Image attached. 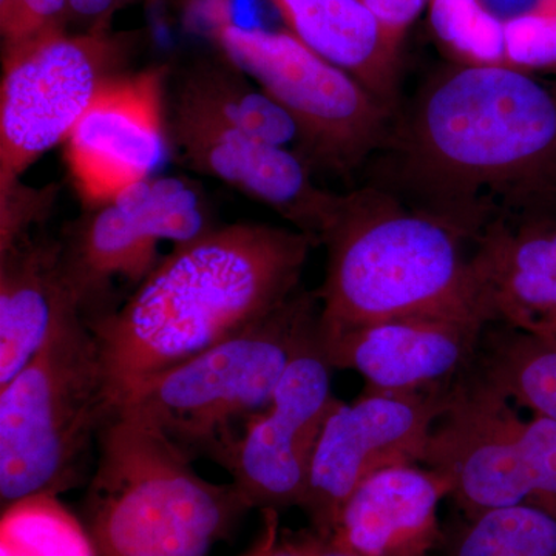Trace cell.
Masks as SVG:
<instances>
[{
    "label": "cell",
    "instance_id": "cell-18",
    "mask_svg": "<svg viewBox=\"0 0 556 556\" xmlns=\"http://www.w3.org/2000/svg\"><path fill=\"white\" fill-rule=\"evenodd\" d=\"M78 303L61 265L60 237L33 232L0 251V387L49 342Z\"/></svg>",
    "mask_w": 556,
    "mask_h": 556
},
{
    "label": "cell",
    "instance_id": "cell-7",
    "mask_svg": "<svg viewBox=\"0 0 556 556\" xmlns=\"http://www.w3.org/2000/svg\"><path fill=\"white\" fill-rule=\"evenodd\" d=\"M422 466L447 479L467 518L522 504L556 517V424L522 419L475 367L453 386Z\"/></svg>",
    "mask_w": 556,
    "mask_h": 556
},
{
    "label": "cell",
    "instance_id": "cell-17",
    "mask_svg": "<svg viewBox=\"0 0 556 556\" xmlns=\"http://www.w3.org/2000/svg\"><path fill=\"white\" fill-rule=\"evenodd\" d=\"M450 492L447 479L422 464L386 468L357 486L329 538L362 556H430Z\"/></svg>",
    "mask_w": 556,
    "mask_h": 556
},
{
    "label": "cell",
    "instance_id": "cell-32",
    "mask_svg": "<svg viewBox=\"0 0 556 556\" xmlns=\"http://www.w3.org/2000/svg\"><path fill=\"white\" fill-rule=\"evenodd\" d=\"M305 556H362L350 548L340 546L331 538L317 535L313 530L289 532Z\"/></svg>",
    "mask_w": 556,
    "mask_h": 556
},
{
    "label": "cell",
    "instance_id": "cell-24",
    "mask_svg": "<svg viewBox=\"0 0 556 556\" xmlns=\"http://www.w3.org/2000/svg\"><path fill=\"white\" fill-rule=\"evenodd\" d=\"M438 38L468 65H508L506 27L477 0H431Z\"/></svg>",
    "mask_w": 556,
    "mask_h": 556
},
{
    "label": "cell",
    "instance_id": "cell-13",
    "mask_svg": "<svg viewBox=\"0 0 556 556\" xmlns=\"http://www.w3.org/2000/svg\"><path fill=\"white\" fill-rule=\"evenodd\" d=\"M332 367L318 332L295 354L266 412L249 424L225 470L252 510L302 506L332 409Z\"/></svg>",
    "mask_w": 556,
    "mask_h": 556
},
{
    "label": "cell",
    "instance_id": "cell-2",
    "mask_svg": "<svg viewBox=\"0 0 556 556\" xmlns=\"http://www.w3.org/2000/svg\"><path fill=\"white\" fill-rule=\"evenodd\" d=\"M317 241L263 223L219 225L175 244L113 313L89 324L116 407L131 390L287 302Z\"/></svg>",
    "mask_w": 556,
    "mask_h": 556
},
{
    "label": "cell",
    "instance_id": "cell-16",
    "mask_svg": "<svg viewBox=\"0 0 556 556\" xmlns=\"http://www.w3.org/2000/svg\"><path fill=\"white\" fill-rule=\"evenodd\" d=\"M525 212L486 223L473 265L496 324L556 338V218Z\"/></svg>",
    "mask_w": 556,
    "mask_h": 556
},
{
    "label": "cell",
    "instance_id": "cell-15",
    "mask_svg": "<svg viewBox=\"0 0 556 556\" xmlns=\"http://www.w3.org/2000/svg\"><path fill=\"white\" fill-rule=\"evenodd\" d=\"M489 325L444 317H401L321 342L334 369L364 378L369 393L444 390L477 364Z\"/></svg>",
    "mask_w": 556,
    "mask_h": 556
},
{
    "label": "cell",
    "instance_id": "cell-1",
    "mask_svg": "<svg viewBox=\"0 0 556 556\" xmlns=\"http://www.w3.org/2000/svg\"><path fill=\"white\" fill-rule=\"evenodd\" d=\"M399 137L409 189L473 239L490 222V199L525 211L556 203V86L525 70H444Z\"/></svg>",
    "mask_w": 556,
    "mask_h": 556
},
{
    "label": "cell",
    "instance_id": "cell-12",
    "mask_svg": "<svg viewBox=\"0 0 556 556\" xmlns=\"http://www.w3.org/2000/svg\"><path fill=\"white\" fill-rule=\"evenodd\" d=\"M170 64L110 79L73 127L64 163L84 208L109 203L172 160L166 83Z\"/></svg>",
    "mask_w": 556,
    "mask_h": 556
},
{
    "label": "cell",
    "instance_id": "cell-23",
    "mask_svg": "<svg viewBox=\"0 0 556 556\" xmlns=\"http://www.w3.org/2000/svg\"><path fill=\"white\" fill-rule=\"evenodd\" d=\"M0 541L28 556H98L84 522L58 496L25 497L3 508Z\"/></svg>",
    "mask_w": 556,
    "mask_h": 556
},
{
    "label": "cell",
    "instance_id": "cell-25",
    "mask_svg": "<svg viewBox=\"0 0 556 556\" xmlns=\"http://www.w3.org/2000/svg\"><path fill=\"white\" fill-rule=\"evenodd\" d=\"M70 0H0L2 58L36 40L68 31Z\"/></svg>",
    "mask_w": 556,
    "mask_h": 556
},
{
    "label": "cell",
    "instance_id": "cell-30",
    "mask_svg": "<svg viewBox=\"0 0 556 556\" xmlns=\"http://www.w3.org/2000/svg\"><path fill=\"white\" fill-rule=\"evenodd\" d=\"M137 2L156 7L161 0H70L72 21L83 25L84 31L110 30L116 13Z\"/></svg>",
    "mask_w": 556,
    "mask_h": 556
},
{
    "label": "cell",
    "instance_id": "cell-9",
    "mask_svg": "<svg viewBox=\"0 0 556 556\" xmlns=\"http://www.w3.org/2000/svg\"><path fill=\"white\" fill-rule=\"evenodd\" d=\"M217 226L207 193L186 175H155L84 208L60 236L62 270L80 316L89 325L118 308L116 281L134 291L163 258V241L188 243Z\"/></svg>",
    "mask_w": 556,
    "mask_h": 556
},
{
    "label": "cell",
    "instance_id": "cell-14",
    "mask_svg": "<svg viewBox=\"0 0 556 556\" xmlns=\"http://www.w3.org/2000/svg\"><path fill=\"white\" fill-rule=\"evenodd\" d=\"M166 115L172 160L179 166L265 204L321 244L345 195L317 186L314 167L299 150L270 144L167 101Z\"/></svg>",
    "mask_w": 556,
    "mask_h": 556
},
{
    "label": "cell",
    "instance_id": "cell-27",
    "mask_svg": "<svg viewBox=\"0 0 556 556\" xmlns=\"http://www.w3.org/2000/svg\"><path fill=\"white\" fill-rule=\"evenodd\" d=\"M504 27L510 67L525 72L556 67V13L525 17Z\"/></svg>",
    "mask_w": 556,
    "mask_h": 556
},
{
    "label": "cell",
    "instance_id": "cell-3",
    "mask_svg": "<svg viewBox=\"0 0 556 556\" xmlns=\"http://www.w3.org/2000/svg\"><path fill=\"white\" fill-rule=\"evenodd\" d=\"M468 240L475 239L448 218L409 211L379 190L348 193L321 241L318 338L401 317L496 324Z\"/></svg>",
    "mask_w": 556,
    "mask_h": 556
},
{
    "label": "cell",
    "instance_id": "cell-22",
    "mask_svg": "<svg viewBox=\"0 0 556 556\" xmlns=\"http://www.w3.org/2000/svg\"><path fill=\"white\" fill-rule=\"evenodd\" d=\"M445 556H556V517L530 504L484 511L467 518Z\"/></svg>",
    "mask_w": 556,
    "mask_h": 556
},
{
    "label": "cell",
    "instance_id": "cell-19",
    "mask_svg": "<svg viewBox=\"0 0 556 556\" xmlns=\"http://www.w3.org/2000/svg\"><path fill=\"white\" fill-rule=\"evenodd\" d=\"M300 42L345 70L391 109L399 50L361 0H269Z\"/></svg>",
    "mask_w": 556,
    "mask_h": 556
},
{
    "label": "cell",
    "instance_id": "cell-6",
    "mask_svg": "<svg viewBox=\"0 0 556 556\" xmlns=\"http://www.w3.org/2000/svg\"><path fill=\"white\" fill-rule=\"evenodd\" d=\"M318 318L317 292L300 288L257 324L146 380L118 405L137 408L190 459L226 468L292 358L317 334Z\"/></svg>",
    "mask_w": 556,
    "mask_h": 556
},
{
    "label": "cell",
    "instance_id": "cell-28",
    "mask_svg": "<svg viewBox=\"0 0 556 556\" xmlns=\"http://www.w3.org/2000/svg\"><path fill=\"white\" fill-rule=\"evenodd\" d=\"M431 0H361L386 33L391 46L401 50L402 40L407 35L416 17L422 13Z\"/></svg>",
    "mask_w": 556,
    "mask_h": 556
},
{
    "label": "cell",
    "instance_id": "cell-29",
    "mask_svg": "<svg viewBox=\"0 0 556 556\" xmlns=\"http://www.w3.org/2000/svg\"><path fill=\"white\" fill-rule=\"evenodd\" d=\"M262 527L254 543L239 556H305L289 530L280 527L277 510H262Z\"/></svg>",
    "mask_w": 556,
    "mask_h": 556
},
{
    "label": "cell",
    "instance_id": "cell-8",
    "mask_svg": "<svg viewBox=\"0 0 556 556\" xmlns=\"http://www.w3.org/2000/svg\"><path fill=\"white\" fill-rule=\"evenodd\" d=\"M208 36L294 121L314 169L348 174L379 148L391 109L288 30L223 24Z\"/></svg>",
    "mask_w": 556,
    "mask_h": 556
},
{
    "label": "cell",
    "instance_id": "cell-11",
    "mask_svg": "<svg viewBox=\"0 0 556 556\" xmlns=\"http://www.w3.org/2000/svg\"><path fill=\"white\" fill-rule=\"evenodd\" d=\"M453 386L409 394L364 391L353 404L339 401L318 439L300 506L313 532L332 535L343 506L365 479L386 468L424 463Z\"/></svg>",
    "mask_w": 556,
    "mask_h": 556
},
{
    "label": "cell",
    "instance_id": "cell-26",
    "mask_svg": "<svg viewBox=\"0 0 556 556\" xmlns=\"http://www.w3.org/2000/svg\"><path fill=\"white\" fill-rule=\"evenodd\" d=\"M56 200L54 185L30 188L21 181L0 192V251L31 236L33 228L43 225L50 217Z\"/></svg>",
    "mask_w": 556,
    "mask_h": 556
},
{
    "label": "cell",
    "instance_id": "cell-5",
    "mask_svg": "<svg viewBox=\"0 0 556 556\" xmlns=\"http://www.w3.org/2000/svg\"><path fill=\"white\" fill-rule=\"evenodd\" d=\"M115 409L100 343L76 311L0 387L2 507L84 484Z\"/></svg>",
    "mask_w": 556,
    "mask_h": 556
},
{
    "label": "cell",
    "instance_id": "cell-33",
    "mask_svg": "<svg viewBox=\"0 0 556 556\" xmlns=\"http://www.w3.org/2000/svg\"><path fill=\"white\" fill-rule=\"evenodd\" d=\"M0 556H28L25 555L24 552L20 551L11 544L5 543V541H0Z\"/></svg>",
    "mask_w": 556,
    "mask_h": 556
},
{
    "label": "cell",
    "instance_id": "cell-31",
    "mask_svg": "<svg viewBox=\"0 0 556 556\" xmlns=\"http://www.w3.org/2000/svg\"><path fill=\"white\" fill-rule=\"evenodd\" d=\"M481 9L503 25L530 16L556 13V0H477Z\"/></svg>",
    "mask_w": 556,
    "mask_h": 556
},
{
    "label": "cell",
    "instance_id": "cell-10",
    "mask_svg": "<svg viewBox=\"0 0 556 556\" xmlns=\"http://www.w3.org/2000/svg\"><path fill=\"white\" fill-rule=\"evenodd\" d=\"M134 33L62 31L2 58L0 192L62 146L98 91L130 72Z\"/></svg>",
    "mask_w": 556,
    "mask_h": 556
},
{
    "label": "cell",
    "instance_id": "cell-21",
    "mask_svg": "<svg viewBox=\"0 0 556 556\" xmlns=\"http://www.w3.org/2000/svg\"><path fill=\"white\" fill-rule=\"evenodd\" d=\"M475 371L508 401L556 424V338L485 328Z\"/></svg>",
    "mask_w": 556,
    "mask_h": 556
},
{
    "label": "cell",
    "instance_id": "cell-4",
    "mask_svg": "<svg viewBox=\"0 0 556 556\" xmlns=\"http://www.w3.org/2000/svg\"><path fill=\"white\" fill-rule=\"evenodd\" d=\"M182 450L137 408L102 428L80 521L98 556H207L251 506L233 482L197 473Z\"/></svg>",
    "mask_w": 556,
    "mask_h": 556
},
{
    "label": "cell",
    "instance_id": "cell-20",
    "mask_svg": "<svg viewBox=\"0 0 556 556\" xmlns=\"http://www.w3.org/2000/svg\"><path fill=\"white\" fill-rule=\"evenodd\" d=\"M217 49L182 67L170 65L166 101L247 131L251 137L288 148L299 130L287 112Z\"/></svg>",
    "mask_w": 556,
    "mask_h": 556
}]
</instances>
